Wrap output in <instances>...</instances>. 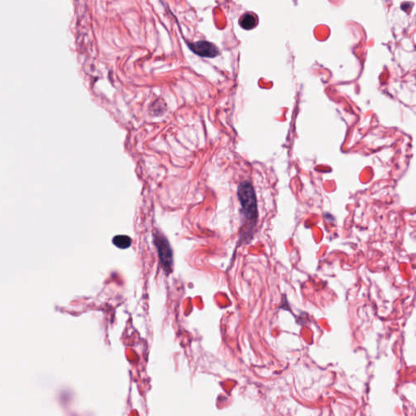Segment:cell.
Segmentation results:
<instances>
[{
	"mask_svg": "<svg viewBox=\"0 0 416 416\" xmlns=\"http://www.w3.org/2000/svg\"><path fill=\"white\" fill-rule=\"evenodd\" d=\"M237 197L242 206L244 218L249 222L251 232L258 220V207L255 190L249 181H243L240 184L237 189Z\"/></svg>",
	"mask_w": 416,
	"mask_h": 416,
	"instance_id": "1",
	"label": "cell"
},
{
	"mask_svg": "<svg viewBox=\"0 0 416 416\" xmlns=\"http://www.w3.org/2000/svg\"><path fill=\"white\" fill-rule=\"evenodd\" d=\"M154 240H155L162 266L166 272H172L173 265V255L170 244L168 242L166 237L158 232H156Z\"/></svg>",
	"mask_w": 416,
	"mask_h": 416,
	"instance_id": "2",
	"label": "cell"
},
{
	"mask_svg": "<svg viewBox=\"0 0 416 416\" xmlns=\"http://www.w3.org/2000/svg\"><path fill=\"white\" fill-rule=\"evenodd\" d=\"M190 50L194 54L205 58H214L220 54V51L215 44L207 41H199L188 44Z\"/></svg>",
	"mask_w": 416,
	"mask_h": 416,
	"instance_id": "3",
	"label": "cell"
},
{
	"mask_svg": "<svg viewBox=\"0 0 416 416\" xmlns=\"http://www.w3.org/2000/svg\"><path fill=\"white\" fill-rule=\"evenodd\" d=\"M239 24L244 30L250 31L258 25V18L252 13H246L240 18Z\"/></svg>",
	"mask_w": 416,
	"mask_h": 416,
	"instance_id": "4",
	"label": "cell"
},
{
	"mask_svg": "<svg viewBox=\"0 0 416 416\" xmlns=\"http://www.w3.org/2000/svg\"><path fill=\"white\" fill-rule=\"evenodd\" d=\"M112 242L120 249H127L132 244L131 237L127 235H117L113 237Z\"/></svg>",
	"mask_w": 416,
	"mask_h": 416,
	"instance_id": "5",
	"label": "cell"
}]
</instances>
